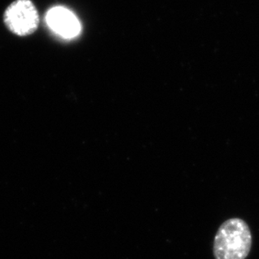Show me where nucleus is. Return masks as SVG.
Masks as SVG:
<instances>
[{
	"instance_id": "1",
	"label": "nucleus",
	"mask_w": 259,
	"mask_h": 259,
	"mask_svg": "<svg viewBox=\"0 0 259 259\" xmlns=\"http://www.w3.org/2000/svg\"><path fill=\"white\" fill-rule=\"evenodd\" d=\"M252 247V234L243 220L232 218L220 227L214 237L215 259H245Z\"/></svg>"
},
{
	"instance_id": "3",
	"label": "nucleus",
	"mask_w": 259,
	"mask_h": 259,
	"mask_svg": "<svg viewBox=\"0 0 259 259\" xmlns=\"http://www.w3.org/2000/svg\"><path fill=\"white\" fill-rule=\"evenodd\" d=\"M48 26L58 35L66 39L77 36L81 30L76 15L63 6H57L48 11L46 16Z\"/></svg>"
},
{
	"instance_id": "2",
	"label": "nucleus",
	"mask_w": 259,
	"mask_h": 259,
	"mask_svg": "<svg viewBox=\"0 0 259 259\" xmlns=\"http://www.w3.org/2000/svg\"><path fill=\"white\" fill-rule=\"evenodd\" d=\"M5 22L16 35H30L39 25L37 10L30 0H16L5 11Z\"/></svg>"
}]
</instances>
